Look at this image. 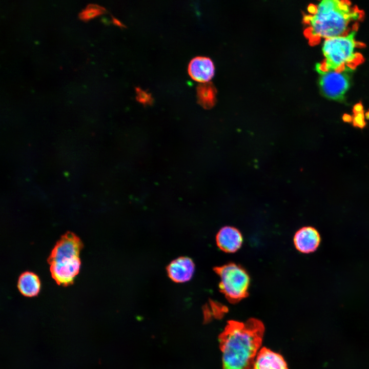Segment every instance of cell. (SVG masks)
Instances as JSON below:
<instances>
[{"label":"cell","instance_id":"obj_1","mask_svg":"<svg viewBox=\"0 0 369 369\" xmlns=\"http://www.w3.org/2000/svg\"><path fill=\"white\" fill-rule=\"evenodd\" d=\"M264 333L262 322L230 320L219 336L222 369H252Z\"/></svg>","mask_w":369,"mask_h":369},{"label":"cell","instance_id":"obj_2","mask_svg":"<svg viewBox=\"0 0 369 369\" xmlns=\"http://www.w3.org/2000/svg\"><path fill=\"white\" fill-rule=\"evenodd\" d=\"M361 11L351 7L346 1L323 0L316 6L312 15H306L303 22L309 25L305 36L311 44L321 38L325 39L346 34L348 25L361 16Z\"/></svg>","mask_w":369,"mask_h":369},{"label":"cell","instance_id":"obj_3","mask_svg":"<svg viewBox=\"0 0 369 369\" xmlns=\"http://www.w3.org/2000/svg\"><path fill=\"white\" fill-rule=\"evenodd\" d=\"M83 247L80 238L69 231L56 242L48 258V263L52 277L57 284L68 286L73 284L79 271V254Z\"/></svg>","mask_w":369,"mask_h":369},{"label":"cell","instance_id":"obj_4","mask_svg":"<svg viewBox=\"0 0 369 369\" xmlns=\"http://www.w3.org/2000/svg\"><path fill=\"white\" fill-rule=\"evenodd\" d=\"M356 31L341 36L325 39L322 47L325 57L316 66L318 73L329 71L352 70L361 61L362 56L355 52Z\"/></svg>","mask_w":369,"mask_h":369},{"label":"cell","instance_id":"obj_5","mask_svg":"<svg viewBox=\"0 0 369 369\" xmlns=\"http://www.w3.org/2000/svg\"><path fill=\"white\" fill-rule=\"evenodd\" d=\"M220 281L219 289L231 303H236L248 295L250 278L241 266L229 263L215 269Z\"/></svg>","mask_w":369,"mask_h":369},{"label":"cell","instance_id":"obj_6","mask_svg":"<svg viewBox=\"0 0 369 369\" xmlns=\"http://www.w3.org/2000/svg\"><path fill=\"white\" fill-rule=\"evenodd\" d=\"M318 73L320 75V88L324 96L334 100H343L350 85L346 71H329Z\"/></svg>","mask_w":369,"mask_h":369},{"label":"cell","instance_id":"obj_7","mask_svg":"<svg viewBox=\"0 0 369 369\" xmlns=\"http://www.w3.org/2000/svg\"><path fill=\"white\" fill-rule=\"evenodd\" d=\"M320 242L319 233L315 228L311 226L300 228L296 232L294 237L296 249L304 254H309L316 251Z\"/></svg>","mask_w":369,"mask_h":369},{"label":"cell","instance_id":"obj_8","mask_svg":"<svg viewBox=\"0 0 369 369\" xmlns=\"http://www.w3.org/2000/svg\"><path fill=\"white\" fill-rule=\"evenodd\" d=\"M194 271L195 264L193 260L187 257H180L173 260L167 267L169 278L177 283L189 281Z\"/></svg>","mask_w":369,"mask_h":369},{"label":"cell","instance_id":"obj_9","mask_svg":"<svg viewBox=\"0 0 369 369\" xmlns=\"http://www.w3.org/2000/svg\"><path fill=\"white\" fill-rule=\"evenodd\" d=\"M216 240L217 246L221 250L226 253H234L241 247L243 238L237 229L225 226L218 231Z\"/></svg>","mask_w":369,"mask_h":369},{"label":"cell","instance_id":"obj_10","mask_svg":"<svg viewBox=\"0 0 369 369\" xmlns=\"http://www.w3.org/2000/svg\"><path fill=\"white\" fill-rule=\"evenodd\" d=\"M188 72L194 80L202 83H208L214 75V64L210 58L196 57L190 62Z\"/></svg>","mask_w":369,"mask_h":369},{"label":"cell","instance_id":"obj_11","mask_svg":"<svg viewBox=\"0 0 369 369\" xmlns=\"http://www.w3.org/2000/svg\"><path fill=\"white\" fill-rule=\"evenodd\" d=\"M252 369H288V367L281 355L262 347L258 352Z\"/></svg>","mask_w":369,"mask_h":369},{"label":"cell","instance_id":"obj_12","mask_svg":"<svg viewBox=\"0 0 369 369\" xmlns=\"http://www.w3.org/2000/svg\"><path fill=\"white\" fill-rule=\"evenodd\" d=\"M17 287L20 293L25 296L31 297L37 296L40 287L39 279L34 273L25 272L18 278Z\"/></svg>","mask_w":369,"mask_h":369},{"label":"cell","instance_id":"obj_13","mask_svg":"<svg viewBox=\"0 0 369 369\" xmlns=\"http://www.w3.org/2000/svg\"><path fill=\"white\" fill-rule=\"evenodd\" d=\"M216 93V89L212 83H202L197 87L198 102L205 109H210L214 105Z\"/></svg>","mask_w":369,"mask_h":369},{"label":"cell","instance_id":"obj_14","mask_svg":"<svg viewBox=\"0 0 369 369\" xmlns=\"http://www.w3.org/2000/svg\"><path fill=\"white\" fill-rule=\"evenodd\" d=\"M136 99L144 105H150L152 102V97L150 94L139 88H136Z\"/></svg>","mask_w":369,"mask_h":369},{"label":"cell","instance_id":"obj_15","mask_svg":"<svg viewBox=\"0 0 369 369\" xmlns=\"http://www.w3.org/2000/svg\"><path fill=\"white\" fill-rule=\"evenodd\" d=\"M102 10L103 9L102 8H100L97 6L90 7L81 13V16L83 19H89L102 13Z\"/></svg>","mask_w":369,"mask_h":369},{"label":"cell","instance_id":"obj_16","mask_svg":"<svg viewBox=\"0 0 369 369\" xmlns=\"http://www.w3.org/2000/svg\"><path fill=\"white\" fill-rule=\"evenodd\" d=\"M356 113L354 119V125L359 128H363L365 126L364 115L361 110V106L357 107Z\"/></svg>","mask_w":369,"mask_h":369}]
</instances>
